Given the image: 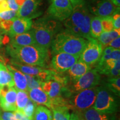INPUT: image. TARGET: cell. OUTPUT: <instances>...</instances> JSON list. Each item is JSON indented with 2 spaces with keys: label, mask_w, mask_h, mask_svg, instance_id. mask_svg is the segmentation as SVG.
Masks as SVG:
<instances>
[{
  "label": "cell",
  "mask_w": 120,
  "mask_h": 120,
  "mask_svg": "<svg viewBox=\"0 0 120 120\" xmlns=\"http://www.w3.org/2000/svg\"><path fill=\"white\" fill-rule=\"evenodd\" d=\"M64 26L66 27V31L70 33L72 35L76 36L77 37H83L82 34L79 28L74 25L71 21L70 17L64 21Z\"/></svg>",
  "instance_id": "29"
},
{
  "label": "cell",
  "mask_w": 120,
  "mask_h": 120,
  "mask_svg": "<svg viewBox=\"0 0 120 120\" xmlns=\"http://www.w3.org/2000/svg\"><path fill=\"white\" fill-rule=\"evenodd\" d=\"M102 86L109 90L117 96L120 95V76L109 77L102 81Z\"/></svg>",
  "instance_id": "23"
},
{
  "label": "cell",
  "mask_w": 120,
  "mask_h": 120,
  "mask_svg": "<svg viewBox=\"0 0 120 120\" xmlns=\"http://www.w3.org/2000/svg\"><path fill=\"white\" fill-rule=\"evenodd\" d=\"M7 51L13 61L28 65L46 67L49 62L48 49L37 45L15 47L9 45Z\"/></svg>",
  "instance_id": "1"
},
{
  "label": "cell",
  "mask_w": 120,
  "mask_h": 120,
  "mask_svg": "<svg viewBox=\"0 0 120 120\" xmlns=\"http://www.w3.org/2000/svg\"><path fill=\"white\" fill-rule=\"evenodd\" d=\"M110 1H112V0H110Z\"/></svg>",
  "instance_id": "52"
},
{
  "label": "cell",
  "mask_w": 120,
  "mask_h": 120,
  "mask_svg": "<svg viewBox=\"0 0 120 120\" xmlns=\"http://www.w3.org/2000/svg\"><path fill=\"white\" fill-rule=\"evenodd\" d=\"M111 2L115 6L120 7V0H112Z\"/></svg>",
  "instance_id": "43"
},
{
  "label": "cell",
  "mask_w": 120,
  "mask_h": 120,
  "mask_svg": "<svg viewBox=\"0 0 120 120\" xmlns=\"http://www.w3.org/2000/svg\"><path fill=\"white\" fill-rule=\"evenodd\" d=\"M102 45L95 38H90L81 53L79 60L90 66L97 64L102 53Z\"/></svg>",
  "instance_id": "8"
},
{
  "label": "cell",
  "mask_w": 120,
  "mask_h": 120,
  "mask_svg": "<svg viewBox=\"0 0 120 120\" xmlns=\"http://www.w3.org/2000/svg\"><path fill=\"white\" fill-rule=\"evenodd\" d=\"M41 88L51 99H55L62 96L63 86L59 82L54 80L43 81Z\"/></svg>",
  "instance_id": "18"
},
{
  "label": "cell",
  "mask_w": 120,
  "mask_h": 120,
  "mask_svg": "<svg viewBox=\"0 0 120 120\" xmlns=\"http://www.w3.org/2000/svg\"><path fill=\"white\" fill-rule=\"evenodd\" d=\"M83 1V0H70V2H71L72 6L74 5V4H77V3L81 2V1Z\"/></svg>",
  "instance_id": "45"
},
{
  "label": "cell",
  "mask_w": 120,
  "mask_h": 120,
  "mask_svg": "<svg viewBox=\"0 0 120 120\" xmlns=\"http://www.w3.org/2000/svg\"><path fill=\"white\" fill-rule=\"evenodd\" d=\"M33 22L31 19L16 18L13 21L8 34L10 37L27 32L31 30Z\"/></svg>",
  "instance_id": "16"
},
{
  "label": "cell",
  "mask_w": 120,
  "mask_h": 120,
  "mask_svg": "<svg viewBox=\"0 0 120 120\" xmlns=\"http://www.w3.org/2000/svg\"><path fill=\"white\" fill-rule=\"evenodd\" d=\"M79 120H85L83 119V118H82L81 116H79Z\"/></svg>",
  "instance_id": "47"
},
{
  "label": "cell",
  "mask_w": 120,
  "mask_h": 120,
  "mask_svg": "<svg viewBox=\"0 0 120 120\" xmlns=\"http://www.w3.org/2000/svg\"><path fill=\"white\" fill-rule=\"evenodd\" d=\"M85 2L90 12L100 18L111 16L118 8L110 0H86Z\"/></svg>",
  "instance_id": "10"
},
{
  "label": "cell",
  "mask_w": 120,
  "mask_h": 120,
  "mask_svg": "<svg viewBox=\"0 0 120 120\" xmlns=\"http://www.w3.org/2000/svg\"><path fill=\"white\" fill-rule=\"evenodd\" d=\"M37 106V105L34 103L29 98L26 105L24 107L23 111H22V112L26 116L27 118H28V119L32 120L34 111H35Z\"/></svg>",
  "instance_id": "31"
},
{
  "label": "cell",
  "mask_w": 120,
  "mask_h": 120,
  "mask_svg": "<svg viewBox=\"0 0 120 120\" xmlns=\"http://www.w3.org/2000/svg\"><path fill=\"white\" fill-rule=\"evenodd\" d=\"M13 20H2L0 25V28L4 32H8L13 23Z\"/></svg>",
  "instance_id": "36"
},
{
  "label": "cell",
  "mask_w": 120,
  "mask_h": 120,
  "mask_svg": "<svg viewBox=\"0 0 120 120\" xmlns=\"http://www.w3.org/2000/svg\"><path fill=\"white\" fill-rule=\"evenodd\" d=\"M17 90L14 87L1 88L0 107L4 111L13 112L16 110Z\"/></svg>",
  "instance_id": "13"
},
{
  "label": "cell",
  "mask_w": 120,
  "mask_h": 120,
  "mask_svg": "<svg viewBox=\"0 0 120 120\" xmlns=\"http://www.w3.org/2000/svg\"><path fill=\"white\" fill-rule=\"evenodd\" d=\"M53 111L52 120H70L71 114L66 106H60L52 109Z\"/></svg>",
  "instance_id": "26"
},
{
  "label": "cell",
  "mask_w": 120,
  "mask_h": 120,
  "mask_svg": "<svg viewBox=\"0 0 120 120\" xmlns=\"http://www.w3.org/2000/svg\"><path fill=\"white\" fill-rule=\"evenodd\" d=\"M79 115L76 112H72V113L70 115V120H79Z\"/></svg>",
  "instance_id": "42"
},
{
  "label": "cell",
  "mask_w": 120,
  "mask_h": 120,
  "mask_svg": "<svg viewBox=\"0 0 120 120\" xmlns=\"http://www.w3.org/2000/svg\"><path fill=\"white\" fill-rule=\"evenodd\" d=\"M100 82L101 76L96 69H90L76 82L64 87L61 95L64 98L66 99L73 93L97 86L100 85Z\"/></svg>",
  "instance_id": "6"
},
{
  "label": "cell",
  "mask_w": 120,
  "mask_h": 120,
  "mask_svg": "<svg viewBox=\"0 0 120 120\" xmlns=\"http://www.w3.org/2000/svg\"><path fill=\"white\" fill-rule=\"evenodd\" d=\"M108 46L113 47V49H120V37H118V38L114 39V40H112V41L109 43Z\"/></svg>",
  "instance_id": "38"
},
{
  "label": "cell",
  "mask_w": 120,
  "mask_h": 120,
  "mask_svg": "<svg viewBox=\"0 0 120 120\" xmlns=\"http://www.w3.org/2000/svg\"><path fill=\"white\" fill-rule=\"evenodd\" d=\"M1 45H0V47H1ZM0 58H1V57H0Z\"/></svg>",
  "instance_id": "51"
},
{
  "label": "cell",
  "mask_w": 120,
  "mask_h": 120,
  "mask_svg": "<svg viewBox=\"0 0 120 120\" xmlns=\"http://www.w3.org/2000/svg\"><path fill=\"white\" fill-rule=\"evenodd\" d=\"M72 13L70 19L75 25L81 31L83 38L88 40L90 35V23L91 15L87 7L85 0L72 6Z\"/></svg>",
  "instance_id": "7"
},
{
  "label": "cell",
  "mask_w": 120,
  "mask_h": 120,
  "mask_svg": "<svg viewBox=\"0 0 120 120\" xmlns=\"http://www.w3.org/2000/svg\"><path fill=\"white\" fill-rule=\"evenodd\" d=\"M4 38L2 36V34H1V31H0V45H1L3 43H4Z\"/></svg>",
  "instance_id": "46"
},
{
  "label": "cell",
  "mask_w": 120,
  "mask_h": 120,
  "mask_svg": "<svg viewBox=\"0 0 120 120\" xmlns=\"http://www.w3.org/2000/svg\"><path fill=\"white\" fill-rule=\"evenodd\" d=\"M11 10L9 8L7 0H0V12Z\"/></svg>",
  "instance_id": "39"
},
{
  "label": "cell",
  "mask_w": 120,
  "mask_h": 120,
  "mask_svg": "<svg viewBox=\"0 0 120 120\" xmlns=\"http://www.w3.org/2000/svg\"><path fill=\"white\" fill-rule=\"evenodd\" d=\"M12 76L7 67L0 62V87H14Z\"/></svg>",
  "instance_id": "22"
},
{
  "label": "cell",
  "mask_w": 120,
  "mask_h": 120,
  "mask_svg": "<svg viewBox=\"0 0 120 120\" xmlns=\"http://www.w3.org/2000/svg\"><path fill=\"white\" fill-rule=\"evenodd\" d=\"M91 67L89 65L85 64L80 60H78L77 62L72 66L71 68L66 71L70 81L68 84L76 82L81 76L89 71Z\"/></svg>",
  "instance_id": "15"
},
{
  "label": "cell",
  "mask_w": 120,
  "mask_h": 120,
  "mask_svg": "<svg viewBox=\"0 0 120 120\" xmlns=\"http://www.w3.org/2000/svg\"><path fill=\"white\" fill-rule=\"evenodd\" d=\"M6 67L12 76L15 88L17 90L27 91V80L25 74L15 68L12 65L7 64Z\"/></svg>",
  "instance_id": "19"
},
{
  "label": "cell",
  "mask_w": 120,
  "mask_h": 120,
  "mask_svg": "<svg viewBox=\"0 0 120 120\" xmlns=\"http://www.w3.org/2000/svg\"><path fill=\"white\" fill-rule=\"evenodd\" d=\"M2 19H0V25H1V22H2Z\"/></svg>",
  "instance_id": "48"
},
{
  "label": "cell",
  "mask_w": 120,
  "mask_h": 120,
  "mask_svg": "<svg viewBox=\"0 0 120 120\" xmlns=\"http://www.w3.org/2000/svg\"><path fill=\"white\" fill-rule=\"evenodd\" d=\"M120 36V29H113L110 32H102L97 39L102 45L107 46L114 39Z\"/></svg>",
  "instance_id": "24"
},
{
  "label": "cell",
  "mask_w": 120,
  "mask_h": 120,
  "mask_svg": "<svg viewBox=\"0 0 120 120\" xmlns=\"http://www.w3.org/2000/svg\"><path fill=\"white\" fill-rule=\"evenodd\" d=\"M39 0H26L17 11L18 18L32 19L41 16L38 10Z\"/></svg>",
  "instance_id": "14"
},
{
  "label": "cell",
  "mask_w": 120,
  "mask_h": 120,
  "mask_svg": "<svg viewBox=\"0 0 120 120\" xmlns=\"http://www.w3.org/2000/svg\"><path fill=\"white\" fill-rule=\"evenodd\" d=\"M72 10L70 0H52L48 13L51 19L64 21L71 16Z\"/></svg>",
  "instance_id": "9"
},
{
  "label": "cell",
  "mask_w": 120,
  "mask_h": 120,
  "mask_svg": "<svg viewBox=\"0 0 120 120\" xmlns=\"http://www.w3.org/2000/svg\"><path fill=\"white\" fill-rule=\"evenodd\" d=\"M32 120H52L51 111L41 105L37 106Z\"/></svg>",
  "instance_id": "27"
},
{
  "label": "cell",
  "mask_w": 120,
  "mask_h": 120,
  "mask_svg": "<svg viewBox=\"0 0 120 120\" xmlns=\"http://www.w3.org/2000/svg\"><path fill=\"white\" fill-rule=\"evenodd\" d=\"M13 113H14V115L17 120H26L27 119L26 116L21 111H19L16 109V111H13Z\"/></svg>",
  "instance_id": "40"
},
{
  "label": "cell",
  "mask_w": 120,
  "mask_h": 120,
  "mask_svg": "<svg viewBox=\"0 0 120 120\" xmlns=\"http://www.w3.org/2000/svg\"><path fill=\"white\" fill-rule=\"evenodd\" d=\"M103 32L101 18L94 16L91 18L90 23V35L94 38H97Z\"/></svg>",
  "instance_id": "25"
},
{
  "label": "cell",
  "mask_w": 120,
  "mask_h": 120,
  "mask_svg": "<svg viewBox=\"0 0 120 120\" xmlns=\"http://www.w3.org/2000/svg\"><path fill=\"white\" fill-rule=\"evenodd\" d=\"M25 1H26V0H15V1H16V2L17 3L18 5L19 6V7H20L21 6L22 4L25 2Z\"/></svg>",
  "instance_id": "44"
},
{
  "label": "cell",
  "mask_w": 120,
  "mask_h": 120,
  "mask_svg": "<svg viewBox=\"0 0 120 120\" xmlns=\"http://www.w3.org/2000/svg\"><path fill=\"white\" fill-rule=\"evenodd\" d=\"M87 42L86 39L72 35L65 31L54 37L51 46L54 53L63 52L80 56Z\"/></svg>",
  "instance_id": "2"
},
{
  "label": "cell",
  "mask_w": 120,
  "mask_h": 120,
  "mask_svg": "<svg viewBox=\"0 0 120 120\" xmlns=\"http://www.w3.org/2000/svg\"><path fill=\"white\" fill-rule=\"evenodd\" d=\"M25 75L27 80L28 90L35 88H41V83L43 82L41 79L36 76L26 74H25Z\"/></svg>",
  "instance_id": "30"
},
{
  "label": "cell",
  "mask_w": 120,
  "mask_h": 120,
  "mask_svg": "<svg viewBox=\"0 0 120 120\" xmlns=\"http://www.w3.org/2000/svg\"><path fill=\"white\" fill-rule=\"evenodd\" d=\"M101 25L103 32H110L114 29L111 16L101 18Z\"/></svg>",
  "instance_id": "33"
},
{
  "label": "cell",
  "mask_w": 120,
  "mask_h": 120,
  "mask_svg": "<svg viewBox=\"0 0 120 120\" xmlns=\"http://www.w3.org/2000/svg\"><path fill=\"white\" fill-rule=\"evenodd\" d=\"M119 107V97L102 85L98 86L96 98L91 108L101 113L115 114Z\"/></svg>",
  "instance_id": "5"
},
{
  "label": "cell",
  "mask_w": 120,
  "mask_h": 120,
  "mask_svg": "<svg viewBox=\"0 0 120 120\" xmlns=\"http://www.w3.org/2000/svg\"><path fill=\"white\" fill-rule=\"evenodd\" d=\"M11 64L13 67L22 73L31 76H36L41 79L42 81L50 80L55 72V71L47 70L41 67L21 64L12 60L11 61Z\"/></svg>",
  "instance_id": "11"
},
{
  "label": "cell",
  "mask_w": 120,
  "mask_h": 120,
  "mask_svg": "<svg viewBox=\"0 0 120 120\" xmlns=\"http://www.w3.org/2000/svg\"><path fill=\"white\" fill-rule=\"evenodd\" d=\"M17 18V11L8 10L0 12V19L2 20H14Z\"/></svg>",
  "instance_id": "34"
},
{
  "label": "cell",
  "mask_w": 120,
  "mask_h": 120,
  "mask_svg": "<svg viewBox=\"0 0 120 120\" xmlns=\"http://www.w3.org/2000/svg\"><path fill=\"white\" fill-rule=\"evenodd\" d=\"M30 99L37 105H44L52 109L51 99L43 91L41 88H35L27 91Z\"/></svg>",
  "instance_id": "17"
},
{
  "label": "cell",
  "mask_w": 120,
  "mask_h": 120,
  "mask_svg": "<svg viewBox=\"0 0 120 120\" xmlns=\"http://www.w3.org/2000/svg\"><path fill=\"white\" fill-rule=\"evenodd\" d=\"M26 120H30V119H28V118H27Z\"/></svg>",
  "instance_id": "50"
},
{
  "label": "cell",
  "mask_w": 120,
  "mask_h": 120,
  "mask_svg": "<svg viewBox=\"0 0 120 120\" xmlns=\"http://www.w3.org/2000/svg\"><path fill=\"white\" fill-rule=\"evenodd\" d=\"M9 8L11 10L17 11L19 8V6L16 2L15 0H7Z\"/></svg>",
  "instance_id": "37"
},
{
  "label": "cell",
  "mask_w": 120,
  "mask_h": 120,
  "mask_svg": "<svg viewBox=\"0 0 120 120\" xmlns=\"http://www.w3.org/2000/svg\"><path fill=\"white\" fill-rule=\"evenodd\" d=\"M79 58V56L63 52L55 53L51 61L52 67L57 72L64 73L71 68Z\"/></svg>",
  "instance_id": "12"
},
{
  "label": "cell",
  "mask_w": 120,
  "mask_h": 120,
  "mask_svg": "<svg viewBox=\"0 0 120 120\" xmlns=\"http://www.w3.org/2000/svg\"><path fill=\"white\" fill-rule=\"evenodd\" d=\"M77 114L85 120H118L115 114L101 113L93 108Z\"/></svg>",
  "instance_id": "20"
},
{
  "label": "cell",
  "mask_w": 120,
  "mask_h": 120,
  "mask_svg": "<svg viewBox=\"0 0 120 120\" xmlns=\"http://www.w3.org/2000/svg\"><path fill=\"white\" fill-rule=\"evenodd\" d=\"M29 100V96L27 91L17 90L16 97V109L22 112L24 107Z\"/></svg>",
  "instance_id": "28"
},
{
  "label": "cell",
  "mask_w": 120,
  "mask_h": 120,
  "mask_svg": "<svg viewBox=\"0 0 120 120\" xmlns=\"http://www.w3.org/2000/svg\"><path fill=\"white\" fill-rule=\"evenodd\" d=\"M98 87L96 86L71 94L66 99L67 107L77 113L91 108L96 98Z\"/></svg>",
  "instance_id": "4"
},
{
  "label": "cell",
  "mask_w": 120,
  "mask_h": 120,
  "mask_svg": "<svg viewBox=\"0 0 120 120\" xmlns=\"http://www.w3.org/2000/svg\"><path fill=\"white\" fill-rule=\"evenodd\" d=\"M0 120H17L13 112L2 111L0 109Z\"/></svg>",
  "instance_id": "35"
},
{
  "label": "cell",
  "mask_w": 120,
  "mask_h": 120,
  "mask_svg": "<svg viewBox=\"0 0 120 120\" xmlns=\"http://www.w3.org/2000/svg\"><path fill=\"white\" fill-rule=\"evenodd\" d=\"M58 29L57 22L54 19H40L32 23L31 30L34 45L45 49L51 46L54 34Z\"/></svg>",
  "instance_id": "3"
},
{
  "label": "cell",
  "mask_w": 120,
  "mask_h": 120,
  "mask_svg": "<svg viewBox=\"0 0 120 120\" xmlns=\"http://www.w3.org/2000/svg\"><path fill=\"white\" fill-rule=\"evenodd\" d=\"M120 49H115L109 55H102L100 60L97 64H101L109 60H120Z\"/></svg>",
  "instance_id": "32"
},
{
  "label": "cell",
  "mask_w": 120,
  "mask_h": 120,
  "mask_svg": "<svg viewBox=\"0 0 120 120\" xmlns=\"http://www.w3.org/2000/svg\"><path fill=\"white\" fill-rule=\"evenodd\" d=\"M115 49L113 47H110V46H107L105 49L102 51V55H109L111 52L113 51Z\"/></svg>",
  "instance_id": "41"
},
{
  "label": "cell",
  "mask_w": 120,
  "mask_h": 120,
  "mask_svg": "<svg viewBox=\"0 0 120 120\" xmlns=\"http://www.w3.org/2000/svg\"><path fill=\"white\" fill-rule=\"evenodd\" d=\"M10 45L15 47H22L34 45L32 33L29 31L23 34L11 37Z\"/></svg>",
  "instance_id": "21"
},
{
  "label": "cell",
  "mask_w": 120,
  "mask_h": 120,
  "mask_svg": "<svg viewBox=\"0 0 120 120\" xmlns=\"http://www.w3.org/2000/svg\"><path fill=\"white\" fill-rule=\"evenodd\" d=\"M0 95H1V87H0Z\"/></svg>",
  "instance_id": "49"
}]
</instances>
